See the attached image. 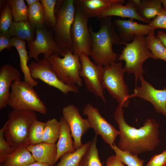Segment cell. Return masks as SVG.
<instances>
[{
  "label": "cell",
  "instance_id": "1",
  "mask_svg": "<svg viewBox=\"0 0 166 166\" xmlns=\"http://www.w3.org/2000/svg\"><path fill=\"white\" fill-rule=\"evenodd\" d=\"M124 114L123 107L118 104L113 113L120 133L118 148L137 156L153 151L160 142L159 124L154 119L149 118L145 120L142 126L136 128L126 122Z\"/></svg>",
  "mask_w": 166,
  "mask_h": 166
},
{
  "label": "cell",
  "instance_id": "2",
  "mask_svg": "<svg viewBox=\"0 0 166 166\" xmlns=\"http://www.w3.org/2000/svg\"><path fill=\"white\" fill-rule=\"evenodd\" d=\"M97 32L89 27L92 39L90 56L97 65L105 66L115 62L118 55L113 51V45H121L122 42L111 17L101 18Z\"/></svg>",
  "mask_w": 166,
  "mask_h": 166
},
{
  "label": "cell",
  "instance_id": "3",
  "mask_svg": "<svg viewBox=\"0 0 166 166\" xmlns=\"http://www.w3.org/2000/svg\"><path fill=\"white\" fill-rule=\"evenodd\" d=\"M35 112L13 110L4 125V137L14 150L29 145V137L31 127L37 120Z\"/></svg>",
  "mask_w": 166,
  "mask_h": 166
},
{
  "label": "cell",
  "instance_id": "4",
  "mask_svg": "<svg viewBox=\"0 0 166 166\" xmlns=\"http://www.w3.org/2000/svg\"><path fill=\"white\" fill-rule=\"evenodd\" d=\"M125 46L118 57V60L124 61L125 73L133 74L135 78L136 84L139 77L145 73L144 63L153 54L148 48L146 37L144 35H136L133 41L123 44Z\"/></svg>",
  "mask_w": 166,
  "mask_h": 166
},
{
  "label": "cell",
  "instance_id": "5",
  "mask_svg": "<svg viewBox=\"0 0 166 166\" xmlns=\"http://www.w3.org/2000/svg\"><path fill=\"white\" fill-rule=\"evenodd\" d=\"M60 55L63 57L61 58L58 53H54L47 58L59 79L66 84L81 86L79 55L74 54L72 49L68 48L62 49Z\"/></svg>",
  "mask_w": 166,
  "mask_h": 166
},
{
  "label": "cell",
  "instance_id": "6",
  "mask_svg": "<svg viewBox=\"0 0 166 166\" xmlns=\"http://www.w3.org/2000/svg\"><path fill=\"white\" fill-rule=\"evenodd\" d=\"M8 105L13 110L36 112L45 114L46 107L33 87L24 81L13 83Z\"/></svg>",
  "mask_w": 166,
  "mask_h": 166
},
{
  "label": "cell",
  "instance_id": "7",
  "mask_svg": "<svg viewBox=\"0 0 166 166\" xmlns=\"http://www.w3.org/2000/svg\"><path fill=\"white\" fill-rule=\"evenodd\" d=\"M75 8L74 0H57L55 8L56 22L53 29L54 41L61 49H72L70 36Z\"/></svg>",
  "mask_w": 166,
  "mask_h": 166
},
{
  "label": "cell",
  "instance_id": "8",
  "mask_svg": "<svg viewBox=\"0 0 166 166\" xmlns=\"http://www.w3.org/2000/svg\"><path fill=\"white\" fill-rule=\"evenodd\" d=\"M125 73L121 62H115L103 67L102 76V85L109 94L123 107L130 103L128 88L124 80Z\"/></svg>",
  "mask_w": 166,
  "mask_h": 166
},
{
  "label": "cell",
  "instance_id": "9",
  "mask_svg": "<svg viewBox=\"0 0 166 166\" xmlns=\"http://www.w3.org/2000/svg\"><path fill=\"white\" fill-rule=\"evenodd\" d=\"M89 18L86 14L75 8L70 30L72 50L75 54L84 53L90 56L92 39L88 26Z\"/></svg>",
  "mask_w": 166,
  "mask_h": 166
},
{
  "label": "cell",
  "instance_id": "10",
  "mask_svg": "<svg viewBox=\"0 0 166 166\" xmlns=\"http://www.w3.org/2000/svg\"><path fill=\"white\" fill-rule=\"evenodd\" d=\"M28 67L30 75L34 79H39L66 95L71 92L78 93V86L66 84L59 79L47 59L44 57L38 61H33L28 65Z\"/></svg>",
  "mask_w": 166,
  "mask_h": 166
},
{
  "label": "cell",
  "instance_id": "11",
  "mask_svg": "<svg viewBox=\"0 0 166 166\" xmlns=\"http://www.w3.org/2000/svg\"><path fill=\"white\" fill-rule=\"evenodd\" d=\"M89 57L84 53L79 54L81 64L80 76L83 78L86 88L106 104L102 83L103 66L91 61Z\"/></svg>",
  "mask_w": 166,
  "mask_h": 166
},
{
  "label": "cell",
  "instance_id": "12",
  "mask_svg": "<svg viewBox=\"0 0 166 166\" xmlns=\"http://www.w3.org/2000/svg\"><path fill=\"white\" fill-rule=\"evenodd\" d=\"M83 114L87 116L95 135L100 136L104 141L110 146L114 144L117 136L120 134L111 124L102 117L98 109L89 103L83 110Z\"/></svg>",
  "mask_w": 166,
  "mask_h": 166
},
{
  "label": "cell",
  "instance_id": "13",
  "mask_svg": "<svg viewBox=\"0 0 166 166\" xmlns=\"http://www.w3.org/2000/svg\"><path fill=\"white\" fill-rule=\"evenodd\" d=\"M36 37L34 41L27 42L29 48L28 55L30 58L38 61L39 54L43 53L44 57L47 59L53 53L60 54L62 49H60L55 42L52 31L45 26L36 28Z\"/></svg>",
  "mask_w": 166,
  "mask_h": 166
},
{
  "label": "cell",
  "instance_id": "14",
  "mask_svg": "<svg viewBox=\"0 0 166 166\" xmlns=\"http://www.w3.org/2000/svg\"><path fill=\"white\" fill-rule=\"evenodd\" d=\"M141 85L135 88L130 98L139 97L150 103L156 112L166 117V87L158 89L147 81L143 76L139 78Z\"/></svg>",
  "mask_w": 166,
  "mask_h": 166
},
{
  "label": "cell",
  "instance_id": "15",
  "mask_svg": "<svg viewBox=\"0 0 166 166\" xmlns=\"http://www.w3.org/2000/svg\"><path fill=\"white\" fill-rule=\"evenodd\" d=\"M62 113V117L69 127L73 138L74 148L77 149L83 144L81 141L82 136L91 127L87 119L82 117L78 108L74 105L70 104L64 107Z\"/></svg>",
  "mask_w": 166,
  "mask_h": 166
},
{
  "label": "cell",
  "instance_id": "16",
  "mask_svg": "<svg viewBox=\"0 0 166 166\" xmlns=\"http://www.w3.org/2000/svg\"><path fill=\"white\" fill-rule=\"evenodd\" d=\"M114 24L122 44L132 42L136 35H148L154 31L148 24H141L132 19H117L114 21Z\"/></svg>",
  "mask_w": 166,
  "mask_h": 166
},
{
  "label": "cell",
  "instance_id": "17",
  "mask_svg": "<svg viewBox=\"0 0 166 166\" xmlns=\"http://www.w3.org/2000/svg\"><path fill=\"white\" fill-rule=\"evenodd\" d=\"M21 75L16 68L9 64L2 65L0 69V109L8 105L10 88L14 82L20 80Z\"/></svg>",
  "mask_w": 166,
  "mask_h": 166
},
{
  "label": "cell",
  "instance_id": "18",
  "mask_svg": "<svg viewBox=\"0 0 166 166\" xmlns=\"http://www.w3.org/2000/svg\"><path fill=\"white\" fill-rule=\"evenodd\" d=\"M138 6L134 0H128L125 5L120 2L112 4L105 10L98 18L116 16L135 19L148 23L150 22L141 18L137 12Z\"/></svg>",
  "mask_w": 166,
  "mask_h": 166
},
{
  "label": "cell",
  "instance_id": "19",
  "mask_svg": "<svg viewBox=\"0 0 166 166\" xmlns=\"http://www.w3.org/2000/svg\"><path fill=\"white\" fill-rule=\"evenodd\" d=\"M124 0H74L75 7L89 18H97L112 4L124 3Z\"/></svg>",
  "mask_w": 166,
  "mask_h": 166
},
{
  "label": "cell",
  "instance_id": "20",
  "mask_svg": "<svg viewBox=\"0 0 166 166\" xmlns=\"http://www.w3.org/2000/svg\"><path fill=\"white\" fill-rule=\"evenodd\" d=\"M36 161L54 165L57 154V144L42 142L27 147Z\"/></svg>",
  "mask_w": 166,
  "mask_h": 166
},
{
  "label": "cell",
  "instance_id": "21",
  "mask_svg": "<svg viewBox=\"0 0 166 166\" xmlns=\"http://www.w3.org/2000/svg\"><path fill=\"white\" fill-rule=\"evenodd\" d=\"M11 41L13 46L15 47L19 56L20 67L23 74L24 81L33 87L37 86L38 82L31 77L27 64L30 58L28 51L26 48V41L15 37L11 38Z\"/></svg>",
  "mask_w": 166,
  "mask_h": 166
},
{
  "label": "cell",
  "instance_id": "22",
  "mask_svg": "<svg viewBox=\"0 0 166 166\" xmlns=\"http://www.w3.org/2000/svg\"><path fill=\"white\" fill-rule=\"evenodd\" d=\"M59 121L61 128L59 137L57 144V154L56 162L65 153L73 152L76 151L74 142L72 139V136L69 127L63 117H61Z\"/></svg>",
  "mask_w": 166,
  "mask_h": 166
},
{
  "label": "cell",
  "instance_id": "23",
  "mask_svg": "<svg viewBox=\"0 0 166 166\" xmlns=\"http://www.w3.org/2000/svg\"><path fill=\"white\" fill-rule=\"evenodd\" d=\"M8 33L11 38L16 37L27 42L34 41L36 37V28L28 20L19 22L13 21Z\"/></svg>",
  "mask_w": 166,
  "mask_h": 166
},
{
  "label": "cell",
  "instance_id": "24",
  "mask_svg": "<svg viewBox=\"0 0 166 166\" xmlns=\"http://www.w3.org/2000/svg\"><path fill=\"white\" fill-rule=\"evenodd\" d=\"M35 161L27 147H22L6 156L0 166H27Z\"/></svg>",
  "mask_w": 166,
  "mask_h": 166
},
{
  "label": "cell",
  "instance_id": "25",
  "mask_svg": "<svg viewBox=\"0 0 166 166\" xmlns=\"http://www.w3.org/2000/svg\"><path fill=\"white\" fill-rule=\"evenodd\" d=\"M161 0H142L138 6L137 12L142 18L149 21L160 12L163 6Z\"/></svg>",
  "mask_w": 166,
  "mask_h": 166
},
{
  "label": "cell",
  "instance_id": "26",
  "mask_svg": "<svg viewBox=\"0 0 166 166\" xmlns=\"http://www.w3.org/2000/svg\"><path fill=\"white\" fill-rule=\"evenodd\" d=\"M91 141L87 142L73 152H67L60 158V161L56 166H80L81 160L89 147Z\"/></svg>",
  "mask_w": 166,
  "mask_h": 166
},
{
  "label": "cell",
  "instance_id": "27",
  "mask_svg": "<svg viewBox=\"0 0 166 166\" xmlns=\"http://www.w3.org/2000/svg\"><path fill=\"white\" fill-rule=\"evenodd\" d=\"M147 46L151 52L152 58L162 59L166 62V47L159 38L154 34V31L146 37Z\"/></svg>",
  "mask_w": 166,
  "mask_h": 166
},
{
  "label": "cell",
  "instance_id": "28",
  "mask_svg": "<svg viewBox=\"0 0 166 166\" xmlns=\"http://www.w3.org/2000/svg\"><path fill=\"white\" fill-rule=\"evenodd\" d=\"M61 128L59 121L53 118L45 122L42 142L54 144L59 139Z\"/></svg>",
  "mask_w": 166,
  "mask_h": 166
},
{
  "label": "cell",
  "instance_id": "29",
  "mask_svg": "<svg viewBox=\"0 0 166 166\" xmlns=\"http://www.w3.org/2000/svg\"><path fill=\"white\" fill-rule=\"evenodd\" d=\"M97 136L95 135L90 145L83 156L80 166H104L99 158L97 146Z\"/></svg>",
  "mask_w": 166,
  "mask_h": 166
},
{
  "label": "cell",
  "instance_id": "30",
  "mask_svg": "<svg viewBox=\"0 0 166 166\" xmlns=\"http://www.w3.org/2000/svg\"><path fill=\"white\" fill-rule=\"evenodd\" d=\"M28 21L36 28L45 26L43 8L39 0L28 7Z\"/></svg>",
  "mask_w": 166,
  "mask_h": 166
},
{
  "label": "cell",
  "instance_id": "31",
  "mask_svg": "<svg viewBox=\"0 0 166 166\" xmlns=\"http://www.w3.org/2000/svg\"><path fill=\"white\" fill-rule=\"evenodd\" d=\"M9 4L13 15L14 21L16 22L28 20V8L24 0H9Z\"/></svg>",
  "mask_w": 166,
  "mask_h": 166
},
{
  "label": "cell",
  "instance_id": "32",
  "mask_svg": "<svg viewBox=\"0 0 166 166\" xmlns=\"http://www.w3.org/2000/svg\"><path fill=\"white\" fill-rule=\"evenodd\" d=\"M110 148L121 160L128 166H144V160L138 158L137 155L120 150L114 143Z\"/></svg>",
  "mask_w": 166,
  "mask_h": 166
},
{
  "label": "cell",
  "instance_id": "33",
  "mask_svg": "<svg viewBox=\"0 0 166 166\" xmlns=\"http://www.w3.org/2000/svg\"><path fill=\"white\" fill-rule=\"evenodd\" d=\"M42 5L44 14L45 25L53 29L56 22L55 8L57 0H40Z\"/></svg>",
  "mask_w": 166,
  "mask_h": 166
},
{
  "label": "cell",
  "instance_id": "34",
  "mask_svg": "<svg viewBox=\"0 0 166 166\" xmlns=\"http://www.w3.org/2000/svg\"><path fill=\"white\" fill-rule=\"evenodd\" d=\"M45 127V122L37 120L34 122L31 127L29 133V145H35L42 142Z\"/></svg>",
  "mask_w": 166,
  "mask_h": 166
},
{
  "label": "cell",
  "instance_id": "35",
  "mask_svg": "<svg viewBox=\"0 0 166 166\" xmlns=\"http://www.w3.org/2000/svg\"><path fill=\"white\" fill-rule=\"evenodd\" d=\"M13 15L11 8L7 2L2 10L0 17V32L3 33H8L10 28L13 21Z\"/></svg>",
  "mask_w": 166,
  "mask_h": 166
},
{
  "label": "cell",
  "instance_id": "36",
  "mask_svg": "<svg viewBox=\"0 0 166 166\" xmlns=\"http://www.w3.org/2000/svg\"><path fill=\"white\" fill-rule=\"evenodd\" d=\"M4 126L0 129V163L6 156L13 152L15 150L6 140L4 134Z\"/></svg>",
  "mask_w": 166,
  "mask_h": 166
},
{
  "label": "cell",
  "instance_id": "37",
  "mask_svg": "<svg viewBox=\"0 0 166 166\" xmlns=\"http://www.w3.org/2000/svg\"><path fill=\"white\" fill-rule=\"evenodd\" d=\"M148 24L154 31L158 28L166 29V8L163 6L160 12Z\"/></svg>",
  "mask_w": 166,
  "mask_h": 166
},
{
  "label": "cell",
  "instance_id": "38",
  "mask_svg": "<svg viewBox=\"0 0 166 166\" xmlns=\"http://www.w3.org/2000/svg\"><path fill=\"white\" fill-rule=\"evenodd\" d=\"M166 152L165 151L154 155L145 166H165Z\"/></svg>",
  "mask_w": 166,
  "mask_h": 166
},
{
  "label": "cell",
  "instance_id": "39",
  "mask_svg": "<svg viewBox=\"0 0 166 166\" xmlns=\"http://www.w3.org/2000/svg\"><path fill=\"white\" fill-rule=\"evenodd\" d=\"M11 38L8 33H0V52L4 49L9 51L12 49Z\"/></svg>",
  "mask_w": 166,
  "mask_h": 166
},
{
  "label": "cell",
  "instance_id": "40",
  "mask_svg": "<svg viewBox=\"0 0 166 166\" xmlns=\"http://www.w3.org/2000/svg\"><path fill=\"white\" fill-rule=\"evenodd\" d=\"M106 166H125V164L115 154L108 158Z\"/></svg>",
  "mask_w": 166,
  "mask_h": 166
},
{
  "label": "cell",
  "instance_id": "41",
  "mask_svg": "<svg viewBox=\"0 0 166 166\" xmlns=\"http://www.w3.org/2000/svg\"><path fill=\"white\" fill-rule=\"evenodd\" d=\"M157 36L166 47V33L159 30L157 33Z\"/></svg>",
  "mask_w": 166,
  "mask_h": 166
},
{
  "label": "cell",
  "instance_id": "42",
  "mask_svg": "<svg viewBox=\"0 0 166 166\" xmlns=\"http://www.w3.org/2000/svg\"><path fill=\"white\" fill-rule=\"evenodd\" d=\"M27 166H56L54 165H51L42 162L35 161Z\"/></svg>",
  "mask_w": 166,
  "mask_h": 166
},
{
  "label": "cell",
  "instance_id": "43",
  "mask_svg": "<svg viewBox=\"0 0 166 166\" xmlns=\"http://www.w3.org/2000/svg\"><path fill=\"white\" fill-rule=\"evenodd\" d=\"M38 1V0H26L28 7L33 5Z\"/></svg>",
  "mask_w": 166,
  "mask_h": 166
},
{
  "label": "cell",
  "instance_id": "44",
  "mask_svg": "<svg viewBox=\"0 0 166 166\" xmlns=\"http://www.w3.org/2000/svg\"><path fill=\"white\" fill-rule=\"evenodd\" d=\"M163 6L166 8V0H161Z\"/></svg>",
  "mask_w": 166,
  "mask_h": 166
},
{
  "label": "cell",
  "instance_id": "45",
  "mask_svg": "<svg viewBox=\"0 0 166 166\" xmlns=\"http://www.w3.org/2000/svg\"><path fill=\"white\" fill-rule=\"evenodd\" d=\"M165 152H166V150H165Z\"/></svg>",
  "mask_w": 166,
  "mask_h": 166
}]
</instances>
